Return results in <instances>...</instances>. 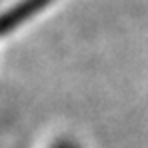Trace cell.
Returning <instances> with one entry per match:
<instances>
[{
	"instance_id": "1",
	"label": "cell",
	"mask_w": 148,
	"mask_h": 148,
	"mask_svg": "<svg viewBox=\"0 0 148 148\" xmlns=\"http://www.w3.org/2000/svg\"><path fill=\"white\" fill-rule=\"evenodd\" d=\"M48 2H52V0H22L20 4L10 8L6 14L0 16V36H4V34L12 32L14 28H18L24 20L34 16L38 10H42Z\"/></svg>"
},
{
	"instance_id": "2",
	"label": "cell",
	"mask_w": 148,
	"mask_h": 148,
	"mask_svg": "<svg viewBox=\"0 0 148 148\" xmlns=\"http://www.w3.org/2000/svg\"><path fill=\"white\" fill-rule=\"evenodd\" d=\"M52 148H78V144L76 142H72V140H58V142H54V146Z\"/></svg>"
}]
</instances>
